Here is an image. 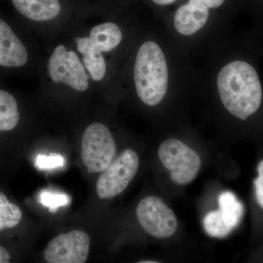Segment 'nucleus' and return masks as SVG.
<instances>
[{
  "instance_id": "7",
  "label": "nucleus",
  "mask_w": 263,
  "mask_h": 263,
  "mask_svg": "<svg viewBox=\"0 0 263 263\" xmlns=\"http://www.w3.org/2000/svg\"><path fill=\"white\" fill-rule=\"evenodd\" d=\"M136 216L142 228L155 238H168L177 230L176 214L159 197L143 198L137 206Z\"/></svg>"
},
{
  "instance_id": "14",
  "label": "nucleus",
  "mask_w": 263,
  "mask_h": 263,
  "mask_svg": "<svg viewBox=\"0 0 263 263\" xmlns=\"http://www.w3.org/2000/svg\"><path fill=\"white\" fill-rule=\"evenodd\" d=\"M20 121V110L16 98L7 90L0 89V133L14 130Z\"/></svg>"
},
{
  "instance_id": "20",
  "label": "nucleus",
  "mask_w": 263,
  "mask_h": 263,
  "mask_svg": "<svg viewBox=\"0 0 263 263\" xmlns=\"http://www.w3.org/2000/svg\"><path fill=\"white\" fill-rule=\"evenodd\" d=\"M10 261V254L5 247L0 245V263H8Z\"/></svg>"
},
{
  "instance_id": "5",
  "label": "nucleus",
  "mask_w": 263,
  "mask_h": 263,
  "mask_svg": "<svg viewBox=\"0 0 263 263\" xmlns=\"http://www.w3.org/2000/svg\"><path fill=\"white\" fill-rule=\"evenodd\" d=\"M139 165V157L134 150L124 151L98 178L96 191L99 198L109 200L122 193L134 179Z\"/></svg>"
},
{
  "instance_id": "13",
  "label": "nucleus",
  "mask_w": 263,
  "mask_h": 263,
  "mask_svg": "<svg viewBox=\"0 0 263 263\" xmlns=\"http://www.w3.org/2000/svg\"><path fill=\"white\" fill-rule=\"evenodd\" d=\"M15 9L24 18L33 22H48L61 12L59 0H12Z\"/></svg>"
},
{
  "instance_id": "15",
  "label": "nucleus",
  "mask_w": 263,
  "mask_h": 263,
  "mask_svg": "<svg viewBox=\"0 0 263 263\" xmlns=\"http://www.w3.org/2000/svg\"><path fill=\"white\" fill-rule=\"evenodd\" d=\"M22 216L20 208L10 202L6 195L0 192V232L18 226Z\"/></svg>"
},
{
  "instance_id": "11",
  "label": "nucleus",
  "mask_w": 263,
  "mask_h": 263,
  "mask_svg": "<svg viewBox=\"0 0 263 263\" xmlns=\"http://www.w3.org/2000/svg\"><path fill=\"white\" fill-rule=\"evenodd\" d=\"M28 48L13 25L0 17V70H18L27 65Z\"/></svg>"
},
{
  "instance_id": "10",
  "label": "nucleus",
  "mask_w": 263,
  "mask_h": 263,
  "mask_svg": "<svg viewBox=\"0 0 263 263\" xmlns=\"http://www.w3.org/2000/svg\"><path fill=\"white\" fill-rule=\"evenodd\" d=\"M226 0H189L181 5L175 13L174 28L184 37L195 35L206 25L210 10L216 9L226 3Z\"/></svg>"
},
{
  "instance_id": "9",
  "label": "nucleus",
  "mask_w": 263,
  "mask_h": 263,
  "mask_svg": "<svg viewBox=\"0 0 263 263\" xmlns=\"http://www.w3.org/2000/svg\"><path fill=\"white\" fill-rule=\"evenodd\" d=\"M218 211L208 213L203 219V226L208 235L213 238H226L239 224L243 214V204L231 192L219 195Z\"/></svg>"
},
{
  "instance_id": "18",
  "label": "nucleus",
  "mask_w": 263,
  "mask_h": 263,
  "mask_svg": "<svg viewBox=\"0 0 263 263\" xmlns=\"http://www.w3.org/2000/svg\"><path fill=\"white\" fill-rule=\"evenodd\" d=\"M69 200L70 199L67 195H58V194L48 193V192H43L41 195V203L49 208L51 210L66 205L68 203Z\"/></svg>"
},
{
  "instance_id": "8",
  "label": "nucleus",
  "mask_w": 263,
  "mask_h": 263,
  "mask_svg": "<svg viewBox=\"0 0 263 263\" xmlns=\"http://www.w3.org/2000/svg\"><path fill=\"white\" fill-rule=\"evenodd\" d=\"M90 243L89 235L81 230L62 233L50 240L43 254L45 260L48 263L86 262Z\"/></svg>"
},
{
  "instance_id": "2",
  "label": "nucleus",
  "mask_w": 263,
  "mask_h": 263,
  "mask_svg": "<svg viewBox=\"0 0 263 263\" xmlns=\"http://www.w3.org/2000/svg\"><path fill=\"white\" fill-rule=\"evenodd\" d=\"M137 95L145 105H159L167 95L170 70L167 57L159 43L146 41L137 51L133 69Z\"/></svg>"
},
{
  "instance_id": "12",
  "label": "nucleus",
  "mask_w": 263,
  "mask_h": 263,
  "mask_svg": "<svg viewBox=\"0 0 263 263\" xmlns=\"http://www.w3.org/2000/svg\"><path fill=\"white\" fill-rule=\"evenodd\" d=\"M123 34L117 24L105 22L91 29L89 37L76 38L78 51L82 54L86 51L110 52L122 43Z\"/></svg>"
},
{
  "instance_id": "4",
  "label": "nucleus",
  "mask_w": 263,
  "mask_h": 263,
  "mask_svg": "<svg viewBox=\"0 0 263 263\" xmlns=\"http://www.w3.org/2000/svg\"><path fill=\"white\" fill-rule=\"evenodd\" d=\"M158 157L169 171L171 179L179 185L193 182L201 166L200 156L176 138H169L159 147Z\"/></svg>"
},
{
  "instance_id": "19",
  "label": "nucleus",
  "mask_w": 263,
  "mask_h": 263,
  "mask_svg": "<svg viewBox=\"0 0 263 263\" xmlns=\"http://www.w3.org/2000/svg\"><path fill=\"white\" fill-rule=\"evenodd\" d=\"M257 171L258 176L254 181L256 199L259 205L263 209V160L257 166Z\"/></svg>"
},
{
  "instance_id": "6",
  "label": "nucleus",
  "mask_w": 263,
  "mask_h": 263,
  "mask_svg": "<svg viewBox=\"0 0 263 263\" xmlns=\"http://www.w3.org/2000/svg\"><path fill=\"white\" fill-rule=\"evenodd\" d=\"M48 75L53 82L62 83L78 91L89 89V78L77 53L60 45L51 53L48 64Z\"/></svg>"
},
{
  "instance_id": "21",
  "label": "nucleus",
  "mask_w": 263,
  "mask_h": 263,
  "mask_svg": "<svg viewBox=\"0 0 263 263\" xmlns=\"http://www.w3.org/2000/svg\"><path fill=\"white\" fill-rule=\"evenodd\" d=\"M152 1L157 5H160V6H166V5L172 4V3H175L176 0H152Z\"/></svg>"
},
{
  "instance_id": "16",
  "label": "nucleus",
  "mask_w": 263,
  "mask_h": 263,
  "mask_svg": "<svg viewBox=\"0 0 263 263\" xmlns=\"http://www.w3.org/2000/svg\"><path fill=\"white\" fill-rule=\"evenodd\" d=\"M83 63L95 81L103 80L106 73V62L103 53L86 51L82 53Z\"/></svg>"
},
{
  "instance_id": "22",
  "label": "nucleus",
  "mask_w": 263,
  "mask_h": 263,
  "mask_svg": "<svg viewBox=\"0 0 263 263\" xmlns=\"http://www.w3.org/2000/svg\"><path fill=\"white\" fill-rule=\"evenodd\" d=\"M159 262H157V261H141V262H139V263H158Z\"/></svg>"
},
{
  "instance_id": "1",
  "label": "nucleus",
  "mask_w": 263,
  "mask_h": 263,
  "mask_svg": "<svg viewBox=\"0 0 263 263\" xmlns=\"http://www.w3.org/2000/svg\"><path fill=\"white\" fill-rule=\"evenodd\" d=\"M253 59L237 55L216 76V88L226 110L240 121L253 117L263 103V86Z\"/></svg>"
},
{
  "instance_id": "3",
  "label": "nucleus",
  "mask_w": 263,
  "mask_h": 263,
  "mask_svg": "<svg viewBox=\"0 0 263 263\" xmlns=\"http://www.w3.org/2000/svg\"><path fill=\"white\" fill-rule=\"evenodd\" d=\"M117 144L111 133L102 123L90 124L81 140V160L88 173H102L115 158Z\"/></svg>"
},
{
  "instance_id": "17",
  "label": "nucleus",
  "mask_w": 263,
  "mask_h": 263,
  "mask_svg": "<svg viewBox=\"0 0 263 263\" xmlns=\"http://www.w3.org/2000/svg\"><path fill=\"white\" fill-rule=\"evenodd\" d=\"M65 164V159L60 155H39L36 158V166L40 169H52L62 167Z\"/></svg>"
}]
</instances>
